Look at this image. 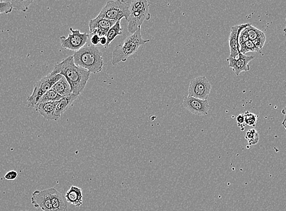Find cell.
I'll use <instances>...</instances> for the list:
<instances>
[{"instance_id":"6da1fadb","label":"cell","mask_w":286,"mask_h":211,"mask_svg":"<svg viewBox=\"0 0 286 211\" xmlns=\"http://www.w3.org/2000/svg\"><path fill=\"white\" fill-rule=\"evenodd\" d=\"M51 73L65 77L70 84L72 94L78 96L85 89L90 77L88 70L75 64L73 56L57 63Z\"/></svg>"},{"instance_id":"7a4b0ae2","label":"cell","mask_w":286,"mask_h":211,"mask_svg":"<svg viewBox=\"0 0 286 211\" xmlns=\"http://www.w3.org/2000/svg\"><path fill=\"white\" fill-rule=\"evenodd\" d=\"M75 64L88 70L90 73H100L103 68L104 59L98 47L86 44L73 54Z\"/></svg>"},{"instance_id":"3957f363","label":"cell","mask_w":286,"mask_h":211,"mask_svg":"<svg viewBox=\"0 0 286 211\" xmlns=\"http://www.w3.org/2000/svg\"><path fill=\"white\" fill-rule=\"evenodd\" d=\"M149 41V40H146L142 37L141 28H140L134 34L126 38L122 44L114 48L111 63L113 65H116L120 62H126L129 57L136 53L140 47Z\"/></svg>"},{"instance_id":"277c9868","label":"cell","mask_w":286,"mask_h":211,"mask_svg":"<svg viewBox=\"0 0 286 211\" xmlns=\"http://www.w3.org/2000/svg\"><path fill=\"white\" fill-rule=\"evenodd\" d=\"M149 5L146 0L131 1L128 19V30L131 34H134L141 28L144 21L150 19L149 12Z\"/></svg>"},{"instance_id":"5b68a950","label":"cell","mask_w":286,"mask_h":211,"mask_svg":"<svg viewBox=\"0 0 286 211\" xmlns=\"http://www.w3.org/2000/svg\"><path fill=\"white\" fill-rule=\"evenodd\" d=\"M131 4V1L124 0L108 2L96 17L115 22L121 20L123 18L128 20Z\"/></svg>"},{"instance_id":"8992f818","label":"cell","mask_w":286,"mask_h":211,"mask_svg":"<svg viewBox=\"0 0 286 211\" xmlns=\"http://www.w3.org/2000/svg\"><path fill=\"white\" fill-rule=\"evenodd\" d=\"M63 76L61 74L52 73L42 77L34 84L32 95L27 99V104L29 107L35 108L39 100L45 93L52 89L53 86Z\"/></svg>"},{"instance_id":"52a82bcc","label":"cell","mask_w":286,"mask_h":211,"mask_svg":"<svg viewBox=\"0 0 286 211\" xmlns=\"http://www.w3.org/2000/svg\"><path fill=\"white\" fill-rule=\"evenodd\" d=\"M71 34H68L67 37L62 36L60 37L61 46L65 50L79 51L85 46L89 38V34L86 32L81 33L79 30L70 28Z\"/></svg>"},{"instance_id":"ba28073f","label":"cell","mask_w":286,"mask_h":211,"mask_svg":"<svg viewBox=\"0 0 286 211\" xmlns=\"http://www.w3.org/2000/svg\"><path fill=\"white\" fill-rule=\"evenodd\" d=\"M212 85L205 76H199L191 80L188 88V96L201 100H208Z\"/></svg>"},{"instance_id":"9c48e42d","label":"cell","mask_w":286,"mask_h":211,"mask_svg":"<svg viewBox=\"0 0 286 211\" xmlns=\"http://www.w3.org/2000/svg\"><path fill=\"white\" fill-rule=\"evenodd\" d=\"M31 203L35 208H39L43 211H54L51 188L42 191L35 190L32 194Z\"/></svg>"},{"instance_id":"30bf717a","label":"cell","mask_w":286,"mask_h":211,"mask_svg":"<svg viewBox=\"0 0 286 211\" xmlns=\"http://www.w3.org/2000/svg\"><path fill=\"white\" fill-rule=\"evenodd\" d=\"M183 105L189 112L197 116L207 115L210 110L209 101L201 100L189 96L183 99Z\"/></svg>"},{"instance_id":"8fae6325","label":"cell","mask_w":286,"mask_h":211,"mask_svg":"<svg viewBox=\"0 0 286 211\" xmlns=\"http://www.w3.org/2000/svg\"><path fill=\"white\" fill-rule=\"evenodd\" d=\"M254 59L255 57L254 56H246L240 53L235 57L229 56L227 60L229 62V66L232 69L234 73L236 76H239L242 72L250 70L251 68H250L249 63Z\"/></svg>"},{"instance_id":"7c38bea8","label":"cell","mask_w":286,"mask_h":211,"mask_svg":"<svg viewBox=\"0 0 286 211\" xmlns=\"http://www.w3.org/2000/svg\"><path fill=\"white\" fill-rule=\"evenodd\" d=\"M116 22L115 21L96 17L90 20L89 23L90 35L96 34L100 37H106L108 31Z\"/></svg>"},{"instance_id":"4fadbf2b","label":"cell","mask_w":286,"mask_h":211,"mask_svg":"<svg viewBox=\"0 0 286 211\" xmlns=\"http://www.w3.org/2000/svg\"><path fill=\"white\" fill-rule=\"evenodd\" d=\"M250 24L235 25L231 27L230 36H229V45H230V57H235L240 53L239 51L238 37L243 29L248 27Z\"/></svg>"},{"instance_id":"5bb4252c","label":"cell","mask_w":286,"mask_h":211,"mask_svg":"<svg viewBox=\"0 0 286 211\" xmlns=\"http://www.w3.org/2000/svg\"><path fill=\"white\" fill-rule=\"evenodd\" d=\"M59 101L43 102L36 105L35 108L41 115L48 120H57L60 118L56 114V110Z\"/></svg>"},{"instance_id":"9a60e30c","label":"cell","mask_w":286,"mask_h":211,"mask_svg":"<svg viewBox=\"0 0 286 211\" xmlns=\"http://www.w3.org/2000/svg\"><path fill=\"white\" fill-rule=\"evenodd\" d=\"M65 198L68 203L75 206L79 207L83 203V190L79 187L71 186L70 189L66 192Z\"/></svg>"},{"instance_id":"2e32d148","label":"cell","mask_w":286,"mask_h":211,"mask_svg":"<svg viewBox=\"0 0 286 211\" xmlns=\"http://www.w3.org/2000/svg\"><path fill=\"white\" fill-rule=\"evenodd\" d=\"M51 198L54 211H69L67 200L56 188H51Z\"/></svg>"},{"instance_id":"e0dca14e","label":"cell","mask_w":286,"mask_h":211,"mask_svg":"<svg viewBox=\"0 0 286 211\" xmlns=\"http://www.w3.org/2000/svg\"><path fill=\"white\" fill-rule=\"evenodd\" d=\"M79 96L73 94L68 96V97L62 98L58 102L57 105L55 114L59 118H61L62 114L67 111L70 105L73 104L74 101H76Z\"/></svg>"},{"instance_id":"ac0fdd59","label":"cell","mask_w":286,"mask_h":211,"mask_svg":"<svg viewBox=\"0 0 286 211\" xmlns=\"http://www.w3.org/2000/svg\"><path fill=\"white\" fill-rule=\"evenodd\" d=\"M52 89L58 93L60 96H61L62 98L68 97V96L72 95L70 84L64 76L54 84Z\"/></svg>"},{"instance_id":"d6986e66","label":"cell","mask_w":286,"mask_h":211,"mask_svg":"<svg viewBox=\"0 0 286 211\" xmlns=\"http://www.w3.org/2000/svg\"><path fill=\"white\" fill-rule=\"evenodd\" d=\"M123 34V29L121 26V20H118L114 25L111 27L108 31L106 38L107 40V44L105 46V49H107L109 47L110 44L112 42L114 39L118 36L122 35Z\"/></svg>"},{"instance_id":"ffe728a7","label":"cell","mask_w":286,"mask_h":211,"mask_svg":"<svg viewBox=\"0 0 286 211\" xmlns=\"http://www.w3.org/2000/svg\"><path fill=\"white\" fill-rule=\"evenodd\" d=\"M62 98V96H60L58 93L54 91V90L51 89L42 96L37 104L43 103V102H45L59 101Z\"/></svg>"},{"instance_id":"44dd1931","label":"cell","mask_w":286,"mask_h":211,"mask_svg":"<svg viewBox=\"0 0 286 211\" xmlns=\"http://www.w3.org/2000/svg\"><path fill=\"white\" fill-rule=\"evenodd\" d=\"M33 2H34V1H30V0H25V1H10L13 10L23 12L28 11L29 6L31 5Z\"/></svg>"},{"instance_id":"7402d4cb","label":"cell","mask_w":286,"mask_h":211,"mask_svg":"<svg viewBox=\"0 0 286 211\" xmlns=\"http://www.w3.org/2000/svg\"><path fill=\"white\" fill-rule=\"evenodd\" d=\"M245 138L248 140L249 146H254L258 143L260 136L255 129H252L246 132Z\"/></svg>"},{"instance_id":"603a6c76","label":"cell","mask_w":286,"mask_h":211,"mask_svg":"<svg viewBox=\"0 0 286 211\" xmlns=\"http://www.w3.org/2000/svg\"><path fill=\"white\" fill-rule=\"evenodd\" d=\"M247 33H248L249 40L251 41H254L256 39L261 37L264 34L263 31H260V29L255 28L250 24V25L246 28Z\"/></svg>"},{"instance_id":"cb8c5ba5","label":"cell","mask_w":286,"mask_h":211,"mask_svg":"<svg viewBox=\"0 0 286 211\" xmlns=\"http://www.w3.org/2000/svg\"><path fill=\"white\" fill-rule=\"evenodd\" d=\"M240 53L245 55V54L249 52H257L261 54L262 51L259 50L251 40H248L242 47L239 48Z\"/></svg>"},{"instance_id":"d4e9b609","label":"cell","mask_w":286,"mask_h":211,"mask_svg":"<svg viewBox=\"0 0 286 211\" xmlns=\"http://www.w3.org/2000/svg\"><path fill=\"white\" fill-rule=\"evenodd\" d=\"M243 114H244L245 117L246 125L255 126L257 122L258 116L256 115L254 113L249 112V111H246Z\"/></svg>"},{"instance_id":"484cf974","label":"cell","mask_w":286,"mask_h":211,"mask_svg":"<svg viewBox=\"0 0 286 211\" xmlns=\"http://www.w3.org/2000/svg\"><path fill=\"white\" fill-rule=\"evenodd\" d=\"M13 10V9L12 7L10 1L0 2V14H10Z\"/></svg>"},{"instance_id":"4316f807","label":"cell","mask_w":286,"mask_h":211,"mask_svg":"<svg viewBox=\"0 0 286 211\" xmlns=\"http://www.w3.org/2000/svg\"><path fill=\"white\" fill-rule=\"evenodd\" d=\"M249 40V36L248 33H247L246 28L243 29L241 32H240L239 37H238V43L239 47H242L243 45L245 44L246 42Z\"/></svg>"},{"instance_id":"83f0119b","label":"cell","mask_w":286,"mask_h":211,"mask_svg":"<svg viewBox=\"0 0 286 211\" xmlns=\"http://www.w3.org/2000/svg\"><path fill=\"white\" fill-rule=\"evenodd\" d=\"M266 35H264L263 36H261V37H259L256 39V40L252 41L254 42V44L255 45V46L257 47L258 49L262 51V50H263V48L265 44V42H266Z\"/></svg>"},{"instance_id":"f1b7e54d","label":"cell","mask_w":286,"mask_h":211,"mask_svg":"<svg viewBox=\"0 0 286 211\" xmlns=\"http://www.w3.org/2000/svg\"><path fill=\"white\" fill-rule=\"evenodd\" d=\"M236 122L239 128L243 131L246 125L244 114H240L239 115L237 116Z\"/></svg>"},{"instance_id":"f546056e","label":"cell","mask_w":286,"mask_h":211,"mask_svg":"<svg viewBox=\"0 0 286 211\" xmlns=\"http://www.w3.org/2000/svg\"><path fill=\"white\" fill-rule=\"evenodd\" d=\"M18 174L16 171H11L5 175V179L8 181H13L17 179Z\"/></svg>"},{"instance_id":"4dcf8cb0","label":"cell","mask_w":286,"mask_h":211,"mask_svg":"<svg viewBox=\"0 0 286 211\" xmlns=\"http://www.w3.org/2000/svg\"><path fill=\"white\" fill-rule=\"evenodd\" d=\"M91 35L92 37L90 38V42L93 46L95 47H99V41H100V37L98 35L94 34V35Z\"/></svg>"},{"instance_id":"1f68e13d","label":"cell","mask_w":286,"mask_h":211,"mask_svg":"<svg viewBox=\"0 0 286 211\" xmlns=\"http://www.w3.org/2000/svg\"><path fill=\"white\" fill-rule=\"evenodd\" d=\"M107 44V40L106 37H102L100 38V41H99V46H103L104 48L106 46Z\"/></svg>"},{"instance_id":"d6a6232c","label":"cell","mask_w":286,"mask_h":211,"mask_svg":"<svg viewBox=\"0 0 286 211\" xmlns=\"http://www.w3.org/2000/svg\"><path fill=\"white\" fill-rule=\"evenodd\" d=\"M281 113L282 114H284V120H283L282 122L281 123V124L284 126V128H285V129L286 130V125H285V123H286V106L283 108V109L282 110Z\"/></svg>"},{"instance_id":"836d02e7","label":"cell","mask_w":286,"mask_h":211,"mask_svg":"<svg viewBox=\"0 0 286 211\" xmlns=\"http://www.w3.org/2000/svg\"><path fill=\"white\" fill-rule=\"evenodd\" d=\"M285 20H286V19H285ZM283 32H284V35L286 36V25L285 26L284 30H283Z\"/></svg>"},{"instance_id":"e575fe53","label":"cell","mask_w":286,"mask_h":211,"mask_svg":"<svg viewBox=\"0 0 286 211\" xmlns=\"http://www.w3.org/2000/svg\"><path fill=\"white\" fill-rule=\"evenodd\" d=\"M22 211H28V210H22Z\"/></svg>"}]
</instances>
